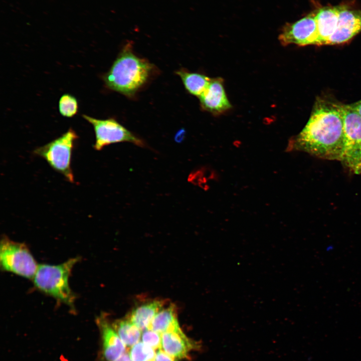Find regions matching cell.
Instances as JSON below:
<instances>
[{"label":"cell","mask_w":361,"mask_h":361,"mask_svg":"<svg viewBox=\"0 0 361 361\" xmlns=\"http://www.w3.org/2000/svg\"><path fill=\"white\" fill-rule=\"evenodd\" d=\"M115 361H132L131 359L130 355L124 353L120 357L117 358Z\"/></svg>","instance_id":"24"},{"label":"cell","mask_w":361,"mask_h":361,"mask_svg":"<svg viewBox=\"0 0 361 361\" xmlns=\"http://www.w3.org/2000/svg\"><path fill=\"white\" fill-rule=\"evenodd\" d=\"M112 325L126 346H132L139 342L141 330L127 318L117 320Z\"/></svg>","instance_id":"17"},{"label":"cell","mask_w":361,"mask_h":361,"mask_svg":"<svg viewBox=\"0 0 361 361\" xmlns=\"http://www.w3.org/2000/svg\"><path fill=\"white\" fill-rule=\"evenodd\" d=\"M175 73L180 78L186 90L199 97L209 86L211 79L207 76L181 68Z\"/></svg>","instance_id":"16"},{"label":"cell","mask_w":361,"mask_h":361,"mask_svg":"<svg viewBox=\"0 0 361 361\" xmlns=\"http://www.w3.org/2000/svg\"><path fill=\"white\" fill-rule=\"evenodd\" d=\"M292 146L319 158L341 161L344 137L338 104L317 100L307 123Z\"/></svg>","instance_id":"1"},{"label":"cell","mask_w":361,"mask_h":361,"mask_svg":"<svg viewBox=\"0 0 361 361\" xmlns=\"http://www.w3.org/2000/svg\"><path fill=\"white\" fill-rule=\"evenodd\" d=\"M199 98L202 108L213 114L224 112L231 106L220 78L211 79L209 86Z\"/></svg>","instance_id":"11"},{"label":"cell","mask_w":361,"mask_h":361,"mask_svg":"<svg viewBox=\"0 0 361 361\" xmlns=\"http://www.w3.org/2000/svg\"><path fill=\"white\" fill-rule=\"evenodd\" d=\"M342 6L325 7L315 14L317 30V45H326L337 27Z\"/></svg>","instance_id":"13"},{"label":"cell","mask_w":361,"mask_h":361,"mask_svg":"<svg viewBox=\"0 0 361 361\" xmlns=\"http://www.w3.org/2000/svg\"><path fill=\"white\" fill-rule=\"evenodd\" d=\"M163 350L176 359L185 358L193 349H201L200 343L190 340L179 327L161 334Z\"/></svg>","instance_id":"9"},{"label":"cell","mask_w":361,"mask_h":361,"mask_svg":"<svg viewBox=\"0 0 361 361\" xmlns=\"http://www.w3.org/2000/svg\"><path fill=\"white\" fill-rule=\"evenodd\" d=\"M349 106L361 116V100L350 104Z\"/></svg>","instance_id":"23"},{"label":"cell","mask_w":361,"mask_h":361,"mask_svg":"<svg viewBox=\"0 0 361 361\" xmlns=\"http://www.w3.org/2000/svg\"><path fill=\"white\" fill-rule=\"evenodd\" d=\"M143 331L141 337L142 342L154 349H160L161 347L160 334L150 328Z\"/></svg>","instance_id":"21"},{"label":"cell","mask_w":361,"mask_h":361,"mask_svg":"<svg viewBox=\"0 0 361 361\" xmlns=\"http://www.w3.org/2000/svg\"><path fill=\"white\" fill-rule=\"evenodd\" d=\"M129 355L132 361H154V349L143 342H138L133 345Z\"/></svg>","instance_id":"18"},{"label":"cell","mask_w":361,"mask_h":361,"mask_svg":"<svg viewBox=\"0 0 361 361\" xmlns=\"http://www.w3.org/2000/svg\"><path fill=\"white\" fill-rule=\"evenodd\" d=\"M78 138L76 132L70 128L61 136L36 148L33 153L44 158L56 171L61 173L69 182H74L71 167L73 149Z\"/></svg>","instance_id":"4"},{"label":"cell","mask_w":361,"mask_h":361,"mask_svg":"<svg viewBox=\"0 0 361 361\" xmlns=\"http://www.w3.org/2000/svg\"><path fill=\"white\" fill-rule=\"evenodd\" d=\"M317 37L315 14L311 13L297 21L286 24L279 36V40L284 46L317 45Z\"/></svg>","instance_id":"7"},{"label":"cell","mask_w":361,"mask_h":361,"mask_svg":"<svg viewBox=\"0 0 361 361\" xmlns=\"http://www.w3.org/2000/svg\"><path fill=\"white\" fill-rule=\"evenodd\" d=\"M361 32V11L342 6L337 28L326 45L346 42Z\"/></svg>","instance_id":"8"},{"label":"cell","mask_w":361,"mask_h":361,"mask_svg":"<svg viewBox=\"0 0 361 361\" xmlns=\"http://www.w3.org/2000/svg\"><path fill=\"white\" fill-rule=\"evenodd\" d=\"M82 117L93 127L95 135L93 147L96 150H101L106 146L119 142H130L141 147L146 146L142 139L113 118L100 119L85 114H83Z\"/></svg>","instance_id":"6"},{"label":"cell","mask_w":361,"mask_h":361,"mask_svg":"<svg viewBox=\"0 0 361 361\" xmlns=\"http://www.w3.org/2000/svg\"><path fill=\"white\" fill-rule=\"evenodd\" d=\"M338 106L343 120V158L361 144V116L349 105L338 104Z\"/></svg>","instance_id":"10"},{"label":"cell","mask_w":361,"mask_h":361,"mask_svg":"<svg viewBox=\"0 0 361 361\" xmlns=\"http://www.w3.org/2000/svg\"><path fill=\"white\" fill-rule=\"evenodd\" d=\"M180 327L174 305L161 308L155 315L148 328L160 333L172 331Z\"/></svg>","instance_id":"15"},{"label":"cell","mask_w":361,"mask_h":361,"mask_svg":"<svg viewBox=\"0 0 361 361\" xmlns=\"http://www.w3.org/2000/svg\"><path fill=\"white\" fill-rule=\"evenodd\" d=\"M0 262L3 270L28 279L33 278L39 265L24 244L6 236L1 241Z\"/></svg>","instance_id":"5"},{"label":"cell","mask_w":361,"mask_h":361,"mask_svg":"<svg viewBox=\"0 0 361 361\" xmlns=\"http://www.w3.org/2000/svg\"><path fill=\"white\" fill-rule=\"evenodd\" d=\"M341 162L355 174L361 173V144L343 158Z\"/></svg>","instance_id":"20"},{"label":"cell","mask_w":361,"mask_h":361,"mask_svg":"<svg viewBox=\"0 0 361 361\" xmlns=\"http://www.w3.org/2000/svg\"><path fill=\"white\" fill-rule=\"evenodd\" d=\"M155 69L148 60L135 55L128 43L102 76V79L108 89L132 97L148 82Z\"/></svg>","instance_id":"2"},{"label":"cell","mask_w":361,"mask_h":361,"mask_svg":"<svg viewBox=\"0 0 361 361\" xmlns=\"http://www.w3.org/2000/svg\"><path fill=\"white\" fill-rule=\"evenodd\" d=\"M58 108L60 113L63 116L72 117L78 111L77 100L70 94H64L61 96L59 101Z\"/></svg>","instance_id":"19"},{"label":"cell","mask_w":361,"mask_h":361,"mask_svg":"<svg viewBox=\"0 0 361 361\" xmlns=\"http://www.w3.org/2000/svg\"><path fill=\"white\" fill-rule=\"evenodd\" d=\"M176 359L169 355L164 350L158 349L155 353L154 361H176Z\"/></svg>","instance_id":"22"},{"label":"cell","mask_w":361,"mask_h":361,"mask_svg":"<svg viewBox=\"0 0 361 361\" xmlns=\"http://www.w3.org/2000/svg\"><path fill=\"white\" fill-rule=\"evenodd\" d=\"M163 306L162 301H150L135 307L126 318L141 330H144L149 327L154 317Z\"/></svg>","instance_id":"14"},{"label":"cell","mask_w":361,"mask_h":361,"mask_svg":"<svg viewBox=\"0 0 361 361\" xmlns=\"http://www.w3.org/2000/svg\"><path fill=\"white\" fill-rule=\"evenodd\" d=\"M78 261V258H74L58 265H39L33 278L34 285L42 292L73 307L75 295L70 287L69 278Z\"/></svg>","instance_id":"3"},{"label":"cell","mask_w":361,"mask_h":361,"mask_svg":"<svg viewBox=\"0 0 361 361\" xmlns=\"http://www.w3.org/2000/svg\"><path fill=\"white\" fill-rule=\"evenodd\" d=\"M103 342V355L106 361H115L125 353V345L104 315L97 319Z\"/></svg>","instance_id":"12"}]
</instances>
